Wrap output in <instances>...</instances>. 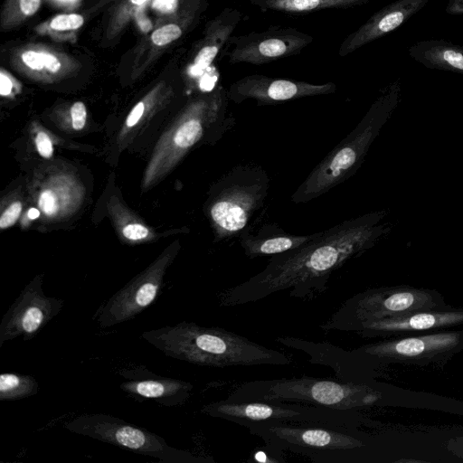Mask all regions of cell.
I'll use <instances>...</instances> for the list:
<instances>
[{"instance_id": "1", "label": "cell", "mask_w": 463, "mask_h": 463, "mask_svg": "<svg viewBox=\"0 0 463 463\" xmlns=\"http://www.w3.org/2000/svg\"><path fill=\"white\" fill-rule=\"evenodd\" d=\"M386 215L382 210L344 221L294 250L271 256L261 271L221 292L220 306L250 304L284 290L291 298L315 299L327 289L334 272L390 232L392 225L383 222Z\"/></svg>"}, {"instance_id": "2", "label": "cell", "mask_w": 463, "mask_h": 463, "mask_svg": "<svg viewBox=\"0 0 463 463\" xmlns=\"http://www.w3.org/2000/svg\"><path fill=\"white\" fill-rule=\"evenodd\" d=\"M141 336L166 356L197 365L224 368L292 364L288 354L218 326L184 321L144 331Z\"/></svg>"}, {"instance_id": "3", "label": "cell", "mask_w": 463, "mask_h": 463, "mask_svg": "<svg viewBox=\"0 0 463 463\" xmlns=\"http://www.w3.org/2000/svg\"><path fill=\"white\" fill-rule=\"evenodd\" d=\"M399 101V90L393 86L383 93L366 114L336 146H335L291 195L294 203H307L329 192L356 174L364 157L391 118Z\"/></svg>"}, {"instance_id": "4", "label": "cell", "mask_w": 463, "mask_h": 463, "mask_svg": "<svg viewBox=\"0 0 463 463\" xmlns=\"http://www.w3.org/2000/svg\"><path fill=\"white\" fill-rule=\"evenodd\" d=\"M244 427L275 455L288 451L315 463L359 462L366 445L356 428L281 421L253 422Z\"/></svg>"}, {"instance_id": "5", "label": "cell", "mask_w": 463, "mask_h": 463, "mask_svg": "<svg viewBox=\"0 0 463 463\" xmlns=\"http://www.w3.org/2000/svg\"><path fill=\"white\" fill-rule=\"evenodd\" d=\"M226 400L232 402H286L355 410L374 397L359 383L310 376L255 380L236 384Z\"/></svg>"}, {"instance_id": "6", "label": "cell", "mask_w": 463, "mask_h": 463, "mask_svg": "<svg viewBox=\"0 0 463 463\" xmlns=\"http://www.w3.org/2000/svg\"><path fill=\"white\" fill-rule=\"evenodd\" d=\"M270 186L267 172L256 164L232 167L213 185L208 216L215 241L239 237L265 203Z\"/></svg>"}, {"instance_id": "7", "label": "cell", "mask_w": 463, "mask_h": 463, "mask_svg": "<svg viewBox=\"0 0 463 463\" xmlns=\"http://www.w3.org/2000/svg\"><path fill=\"white\" fill-rule=\"evenodd\" d=\"M201 412L243 427L253 422L281 421L357 429L361 423L355 410L286 402H232L225 399L203 405Z\"/></svg>"}, {"instance_id": "8", "label": "cell", "mask_w": 463, "mask_h": 463, "mask_svg": "<svg viewBox=\"0 0 463 463\" xmlns=\"http://www.w3.org/2000/svg\"><path fill=\"white\" fill-rule=\"evenodd\" d=\"M73 433L88 436L164 463H214L212 457L196 456L173 448L159 435L110 414L83 413L64 424Z\"/></svg>"}, {"instance_id": "9", "label": "cell", "mask_w": 463, "mask_h": 463, "mask_svg": "<svg viewBox=\"0 0 463 463\" xmlns=\"http://www.w3.org/2000/svg\"><path fill=\"white\" fill-rule=\"evenodd\" d=\"M64 301L43 293L42 280L35 278L19 294L0 322V347L10 340L22 336L33 339L54 317Z\"/></svg>"}, {"instance_id": "10", "label": "cell", "mask_w": 463, "mask_h": 463, "mask_svg": "<svg viewBox=\"0 0 463 463\" xmlns=\"http://www.w3.org/2000/svg\"><path fill=\"white\" fill-rule=\"evenodd\" d=\"M314 41L313 36L292 27H270L262 32L232 36L228 53L231 64L261 65L300 52Z\"/></svg>"}, {"instance_id": "11", "label": "cell", "mask_w": 463, "mask_h": 463, "mask_svg": "<svg viewBox=\"0 0 463 463\" xmlns=\"http://www.w3.org/2000/svg\"><path fill=\"white\" fill-rule=\"evenodd\" d=\"M335 90L336 85L333 82L313 84L253 74L234 81L227 90V96L229 100L236 104L246 99H254L258 104H275L306 97L332 94Z\"/></svg>"}, {"instance_id": "12", "label": "cell", "mask_w": 463, "mask_h": 463, "mask_svg": "<svg viewBox=\"0 0 463 463\" xmlns=\"http://www.w3.org/2000/svg\"><path fill=\"white\" fill-rule=\"evenodd\" d=\"M163 270H149L115 293L100 307L95 318L101 328L135 318L159 296Z\"/></svg>"}, {"instance_id": "13", "label": "cell", "mask_w": 463, "mask_h": 463, "mask_svg": "<svg viewBox=\"0 0 463 463\" xmlns=\"http://www.w3.org/2000/svg\"><path fill=\"white\" fill-rule=\"evenodd\" d=\"M120 374L125 379L120 389L129 396L167 407L184 404L194 388L191 383L157 375L145 367L125 369Z\"/></svg>"}, {"instance_id": "14", "label": "cell", "mask_w": 463, "mask_h": 463, "mask_svg": "<svg viewBox=\"0 0 463 463\" xmlns=\"http://www.w3.org/2000/svg\"><path fill=\"white\" fill-rule=\"evenodd\" d=\"M429 0H398L371 16L341 43L338 54L345 57L362 46L398 28Z\"/></svg>"}, {"instance_id": "15", "label": "cell", "mask_w": 463, "mask_h": 463, "mask_svg": "<svg viewBox=\"0 0 463 463\" xmlns=\"http://www.w3.org/2000/svg\"><path fill=\"white\" fill-rule=\"evenodd\" d=\"M14 67L28 74L41 77H56L72 71L78 61L68 53L44 44L30 43L13 51Z\"/></svg>"}, {"instance_id": "16", "label": "cell", "mask_w": 463, "mask_h": 463, "mask_svg": "<svg viewBox=\"0 0 463 463\" xmlns=\"http://www.w3.org/2000/svg\"><path fill=\"white\" fill-rule=\"evenodd\" d=\"M317 233L291 234L275 224L261 227L257 233L251 234L249 228L239 236L244 254L250 259L281 254L294 250L311 241Z\"/></svg>"}, {"instance_id": "17", "label": "cell", "mask_w": 463, "mask_h": 463, "mask_svg": "<svg viewBox=\"0 0 463 463\" xmlns=\"http://www.w3.org/2000/svg\"><path fill=\"white\" fill-rule=\"evenodd\" d=\"M242 14L233 7H225L206 27L205 35L193 60L192 70L198 73L209 68L241 21Z\"/></svg>"}, {"instance_id": "18", "label": "cell", "mask_w": 463, "mask_h": 463, "mask_svg": "<svg viewBox=\"0 0 463 463\" xmlns=\"http://www.w3.org/2000/svg\"><path fill=\"white\" fill-rule=\"evenodd\" d=\"M411 56L428 67L463 74V48L443 42H426L413 46Z\"/></svg>"}, {"instance_id": "19", "label": "cell", "mask_w": 463, "mask_h": 463, "mask_svg": "<svg viewBox=\"0 0 463 463\" xmlns=\"http://www.w3.org/2000/svg\"><path fill=\"white\" fill-rule=\"evenodd\" d=\"M262 11L306 14L330 8H349L371 0H250Z\"/></svg>"}, {"instance_id": "20", "label": "cell", "mask_w": 463, "mask_h": 463, "mask_svg": "<svg viewBox=\"0 0 463 463\" xmlns=\"http://www.w3.org/2000/svg\"><path fill=\"white\" fill-rule=\"evenodd\" d=\"M83 24L84 18L79 14H61L40 24L34 27V31L56 42L72 43Z\"/></svg>"}, {"instance_id": "21", "label": "cell", "mask_w": 463, "mask_h": 463, "mask_svg": "<svg viewBox=\"0 0 463 463\" xmlns=\"http://www.w3.org/2000/svg\"><path fill=\"white\" fill-rule=\"evenodd\" d=\"M39 384L32 375L18 373L0 374V401H16L33 396L38 392Z\"/></svg>"}, {"instance_id": "22", "label": "cell", "mask_w": 463, "mask_h": 463, "mask_svg": "<svg viewBox=\"0 0 463 463\" xmlns=\"http://www.w3.org/2000/svg\"><path fill=\"white\" fill-rule=\"evenodd\" d=\"M41 1L6 0L1 12V28L3 30H11L24 23L39 10Z\"/></svg>"}, {"instance_id": "23", "label": "cell", "mask_w": 463, "mask_h": 463, "mask_svg": "<svg viewBox=\"0 0 463 463\" xmlns=\"http://www.w3.org/2000/svg\"><path fill=\"white\" fill-rule=\"evenodd\" d=\"M183 34V27L178 24L171 23L156 29L150 40L155 46L163 47L180 38Z\"/></svg>"}, {"instance_id": "24", "label": "cell", "mask_w": 463, "mask_h": 463, "mask_svg": "<svg viewBox=\"0 0 463 463\" xmlns=\"http://www.w3.org/2000/svg\"><path fill=\"white\" fill-rule=\"evenodd\" d=\"M413 302V296L408 292L391 295L382 302V307L390 311H401L408 308Z\"/></svg>"}, {"instance_id": "25", "label": "cell", "mask_w": 463, "mask_h": 463, "mask_svg": "<svg viewBox=\"0 0 463 463\" xmlns=\"http://www.w3.org/2000/svg\"><path fill=\"white\" fill-rule=\"evenodd\" d=\"M425 345L420 339L409 338L400 341L396 344L394 349L396 352L405 355H416L423 352Z\"/></svg>"}, {"instance_id": "26", "label": "cell", "mask_w": 463, "mask_h": 463, "mask_svg": "<svg viewBox=\"0 0 463 463\" xmlns=\"http://www.w3.org/2000/svg\"><path fill=\"white\" fill-rule=\"evenodd\" d=\"M22 211V203L15 202L12 203L2 214L0 218V227L5 229L12 226L18 219Z\"/></svg>"}, {"instance_id": "27", "label": "cell", "mask_w": 463, "mask_h": 463, "mask_svg": "<svg viewBox=\"0 0 463 463\" xmlns=\"http://www.w3.org/2000/svg\"><path fill=\"white\" fill-rule=\"evenodd\" d=\"M71 116L73 128L81 129L86 122L85 105L80 101L75 102L71 109Z\"/></svg>"}, {"instance_id": "28", "label": "cell", "mask_w": 463, "mask_h": 463, "mask_svg": "<svg viewBox=\"0 0 463 463\" xmlns=\"http://www.w3.org/2000/svg\"><path fill=\"white\" fill-rule=\"evenodd\" d=\"M39 206L47 215H52L57 212L56 198L51 191H44L39 197Z\"/></svg>"}, {"instance_id": "29", "label": "cell", "mask_w": 463, "mask_h": 463, "mask_svg": "<svg viewBox=\"0 0 463 463\" xmlns=\"http://www.w3.org/2000/svg\"><path fill=\"white\" fill-rule=\"evenodd\" d=\"M39 154L45 158L52 156L53 152L52 143L44 132H40L35 138Z\"/></svg>"}, {"instance_id": "30", "label": "cell", "mask_w": 463, "mask_h": 463, "mask_svg": "<svg viewBox=\"0 0 463 463\" xmlns=\"http://www.w3.org/2000/svg\"><path fill=\"white\" fill-rule=\"evenodd\" d=\"M123 234L129 240L137 241L146 238L148 234V230L139 223H132L123 229Z\"/></svg>"}, {"instance_id": "31", "label": "cell", "mask_w": 463, "mask_h": 463, "mask_svg": "<svg viewBox=\"0 0 463 463\" xmlns=\"http://www.w3.org/2000/svg\"><path fill=\"white\" fill-rule=\"evenodd\" d=\"M435 324V317L430 314H419L410 319V326L415 329H425Z\"/></svg>"}, {"instance_id": "32", "label": "cell", "mask_w": 463, "mask_h": 463, "mask_svg": "<svg viewBox=\"0 0 463 463\" xmlns=\"http://www.w3.org/2000/svg\"><path fill=\"white\" fill-rule=\"evenodd\" d=\"M14 86V81L12 76L4 69L0 71V94L2 96H8L12 93Z\"/></svg>"}, {"instance_id": "33", "label": "cell", "mask_w": 463, "mask_h": 463, "mask_svg": "<svg viewBox=\"0 0 463 463\" xmlns=\"http://www.w3.org/2000/svg\"><path fill=\"white\" fill-rule=\"evenodd\" d=\"M145 110V105L143 102H138L131 110L129 113L128 118H127V126L128 127H133L136 125L140 118L142 117Z\"/></svg>"}, {"instance_id": "34", "label": "cell", "mask_w": 463, "mask_h": 463, "mask_svg": "<svg viewBox=\"0 0 463 463\" xmlns=\"http://www.w3.org/2000/svg\"><path fill=\"white\" fill-rule=\"evenodd\" d=\"M447 12L452 14H463V0H450L447 6Z\"/></svg>"}, {"instance_id": "35", "label": "cell", "mask_w": 463, "mask_h": 463, "mask_svg": "<svg viewBox=\"0 0 463 463\" xmlns=\"http://www.w3.org/2000/svg\"><path fill=\"white\" fill-rule=\"evenodd\" d=\"M148 0H127V2H125L123 5L126 7H124L123 11L120 12V15L122 14H125L126 12L130 7V5L134 6V8L137 9V8H138V6H142ZM132 10H134L133 7H132Z\"/></svg>"}, {"instance_id": "36", "label": "cell", "mask_w": 463, "mask_h": 463, "mask_svg": "<svg viewBox=\"0 0 463 463\" xmlns=\"http://www.w3.org/2000/svg\"><path fill=\"white\" fill-rule=\"evenodd\" d=\"M39 215H40V212L36 208H31L28 211V216L30 219H36L37 217H39Z\"/></svg>"}]
</instances>
